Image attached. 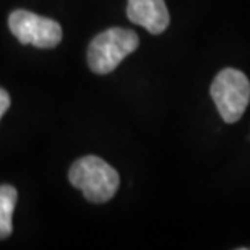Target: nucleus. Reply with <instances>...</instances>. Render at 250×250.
Wrapping results in <instances>:
<instances>
[{"mask_svg": "<svg viewBox=\"0 0 250 250\" xmlns=\"http://www.w3.org/2000/svg\"><path fill=\"white\" fill-rule=\"evenodd\" d=\"M70 184L80 188L88 202L104 203L116 195L121 179L112 166L98 156L77 159L68 171Z\"/></svg>", "mask_w": 250, "mask_h": 250, "instance_id": "1", "label": "nucleus"}, {"mask_svg": "<svg viewBox=\"0 0 250 250\" xmlns=\"http://www.w3.org/2000/svg\"><path fill=\"white\" fill-rule=\"evenodd\" d=\"M138 34L132 29L109 28L99 33L88 47V65L94 73L107 75L127 56L137 51Z\"/></svg>", "mask_w": 250, "mask_h": 250, "instance_id": "2", "label": "nucleus"}, {"mask_svg": "<svg viewBox=\"0 0 250 250\" xmlns=\"http://www.w3.org/2000/svg\"><path fill=\"white\" fill-rule=\"evenodd\" d=\"M211 98L224 122H237L250 101L249 78L236 68H224L211 84Z\"/></svg>", "mask_w": 250, "mask_h": 250, "instance_id": "3", "label": "nucleus"}, {"mask_svg": "<svg viewBox=\"0 0 250 250\" xmlns=\"http://www.w3.org/2000/svg\"><path fill=\"white\" fill-rule=\"evenodd\" d=\"M8 28L21 44L39 49L56 47L62 41V28L56 20L31 13L28 10H15L8 17Z\"/></svg>", "mask_w": 250, "mask_h": 250, "instance_id": "4", "label": "nucleus"}, {"mask_svg": "<svg viewBox=\"0 0 250 250\" xmlns=\"http://www.w3.org/2000/svg\"><path fill=\"white\" fill-rule=\"evenodd\" d=\"M127 17L151 34H161L169 26V12L164 0H128Z\"/></svg>", "mask_w": 250, "mask_h": 250, "instance_id": "5", "label": "nucleus"}, {"mask_svg": "<svg viewBox=\"0 0 250 250\" xmlns=\"http://www.w3.org/2000/svg\"><path fill=\"white\" fill-rule=\"evenodd\" d=\"M17 200V188L12 186H0V239H7L13 231L12 216Z\"/></svg>", "mask_w": 250, "mask_h": 250, "instance_id": "6", "label": "nucleus"}, {"mask_svg": "<svg viewBox=\"0 0 250 250\" xmlns=\"http://www.w3.org/2000/svg\"><path fill=\"white\" fill-rule=\"evenodd\" d=\"M10 94L5 91L3 88H0V119L3 117V114L7 112V109L10 107Z\"/></svg>", "mask_w": 250, "mask_h": 250, "instance_id": "7", "label": "nucleus"}]
</instances>
